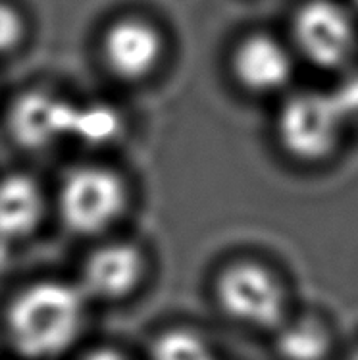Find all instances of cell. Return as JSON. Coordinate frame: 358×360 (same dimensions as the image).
<instances>
[{
    "label": "cell",
    "instance_id": "1",
    "mask_svg": "<svg viewBox=\"0 0 358 360\" xmlns=\"http://www.w3.org/2000/svg\"><path fill=\"white\" fill-rule=\"evenodd\" d=\"M87 297L66 281H37L15 295L4 318L15 353L30 360H51L77 341L85 322Z\"/></svg>",
    "mask_w": 358,
    "mask_h": 360
},
{
    "label": "cell",
    "instance_id": "2",
    "mask_svg": "<svg viewBox=\"0 0 358 360\" xmlns=\"http://www.w3.org/2000/svg\"><path fill=\"white\" fill-rule=\"evenodd\" d=\"M347 112L335 96L300 93L279 110L278 139L295 160L316 164L328 160L343 139Z\"/></svg>",
    "mask_w": 358,
    "mask_h": 360
},
{
    "label": "cell",
    "instance_id": "3",
    "mask_svg": "<svg viewBox=\"0 0 358 360\" xmlns=\"http://www.w3.org/2000/svg\"><path fill=\"white\" fill-rule=\"evenodd\" d=\"M216 301L226 316L256 330H278L287 320V293L276 272L256 260H237L216 278Z\"/></svg>",
    "mask_w": 358,
    "mask_h": 360
},
{
    "label": "cell",
    "instance_id": "4",
    "mask_svg": "<svg viewBox=\"0 0 358 360\" xmlns=\"http://www.w3.org/2000/svg\"><path fill=\"white\" fill-rule=\"evenodd\" d=\"M127 205L124 179L103 166H79L60 185L58 208L68 228L95 236L120 220Z\"/></svg>",
    "mask_w": 358,
    "mask_h": 360
},
{
    "label": "cell",
    "instance_id": "5",
    "mask_svg": "<svg viewBox=\"0 0 358 360\" xmlns=\"http://www.w3.org/2000/svg\"><path fill=\"white\" fill-rule=\"evenodd\" d=\"M293 37L314 66L324 70L343 68L358 46L357 25L345 6L333 0H310L297 10Z\"/></svg>",
    "mask_w": 358,
    "mask_h": 360
},
{
    "label": "cell",
    "instance_id": "6",
    "mask_svg": "<svg viewBox=\"0 0 358 360\" xmlns=\"http://www.w3.org/2000/svg\"><path fill=\"white\" fill-rule=\"evenodd\" d=\"M77 104L46 91L23 93L10 108L8 127L25 148H46L64 139H73Z\"/></svg>",
    "mask_w": 358,
    "mask_h": 360
},
{
    "label": "cell",
    "instance_id": "7",
    "mask_svg": "<svg viewBox=\"0 0 358 360\" xmlns=\"http://www.w3.org/2000/svg\"><path fill=\"white\" fill-rule=\"evenodd\" d=\"M164 39L153 23L141 18H122L108 25L103 35V58L114 75L139 81L160 64Z\"/></svg>",
    "mask_w": 358,
    "mask_h": 360
},
{
    "label": "cell",
    "instance_id": "8",
    "mask_svg": "<svg viewBox=\"0 0 358 360\" xmlns=\"http://www.w3.org/2000/svg\"><path fill=\"white\" fill-rule=\"evenodd\" d=\"M145 276V257L135 245L106 243L83 262L77 287L87 299L117 301L132 295Z\"/></svg>",
    "mask_w": 358,
    "mask_h": 360
},
{
    "label": "cell",
    "instance_id": "9",
    "mask_svg": "<svg viewBox=\"0 0 358 360\" xmlns=\"http://www.w3.org/2000/svg\"><path fill=\"white\" fill-rule=\"evenodd\" d=\"M231 70L237 83L255 95H274L293 77V58L278 39L252 33L235 46Z\"/></svg>",
    "mask_w": 358,
    "mask_h": 360
},
{
    "label": "cell",
    "instance_id": "10",
    "mask_svg": "<svg viewBox=\"0 0 358 360\" xmlns=\"http://www.w3.org/2000/svg\"><path fill=\"white\" fill-rule=\"evenodd\" d=\"M44 195L27 174H10L0 179V245H18L41 226Z\"/></svg>",
    "mask_w": 358,
    "mask_h": 360
},
{
    "label": "cell",
    "instance_id": "11",
    "mask_svg": "<svg viewBox=\"0 0 358 360\" xmlns=\"http://www.w3.org/2000/svg\"><path fill=\"white\" fill-rule=\"evenodd\" d=\"M276 331V349L283 360H326L331 353V331L322 318H291Z\"/></svg>",
    "mask_w": 358,
    "mask_h": 360
},
{
    "label": "cell",
    "instance_id": "12",
    "mask_svg": "<svg viewBox=\"0 0 358 360\" xmlns=\"http://www.w3.org/2000/svg\"><path fill=\"white\" fill-rule=\"evenodd\" d=\"M122 133V116L104 103L77 104L73 139L85 145H108Z\"/></svg>",
    "mask_w": 358,
    "mask_h": 360
},
{
    "label": "cell",
    "instance_id": "13",
    "mask_svg": "<svg viewBox=\"0 0 358 360\" xmlns=\"http://www.w3.org/2000/svg\"><path fill=\"white\" fill-rule=\"evenodd\" d=\"M153 360H218L205 339L191 330H168L156 338Z\"/></svg>",
    "mask_w": 358,
    "mask_h": 360
},
{
    "label": "cell",
    "instance_id": "14",
    "mask_svg": "<svg viewBox=\"0 0 358 360\" xmlns=\"http://www.w3.org/2000/svg\"><path fill=\"white\" fill-rule=\"evenodd\" d=\"M25 22L22 14L6 2H0V54L14 51L22 43Z\"/></svg>",
    "mask_w": 358,
    "mask_h": 360
},
{
    "label": "cell",
    "instance_id": "15",
    "mask_svg": "<svg viewBox=\"0 0 358 360\" xmlns=\"http://www.w3.org/2000/svg\"><path fill=\"white\" fill-rule=\"evenodd\" d=\"M81 360H129L122 351H117L114 347H96L93 351H89Z\"/></svg>",
    "mask_w": 358,
    "mask_h": 360
},
{
    "label": "cell",
    "instance_id": "16",
    "mask_svg": "<svg viewBox=\"0 0 358 360\" xmlns=\"http://www.w3.org/2000/svg\"><path fill=\"white\" fill-rule=\"evenodd\" d=\"M351 360H358V349H357V351H354V354H352Z\"/></svg>",
    "mask_w": 358,
    "mask_h": 360
}]
</instances>
